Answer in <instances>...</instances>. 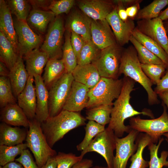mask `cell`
Returning a JSON list of instances; mask_svg holds the SVG:
<instances>
[{"label":"cell","instance_id":"1","mask_svg":"<svg viewBox=\"0 0 168 168\" xmlns=\"http://www.w3.org/2000/svg\"><path fill=\"white\" fill-rule=\"evenodd\" d=\"M122 88L119 97L113 102L111 114V119L107 128L113 131L115 136L122 137L125 133H129L132 129L129 125H125V119L140 114L147 115L152 118L154 116L149 110L140 112L135 110L131 105L130 100L131 92L135 90L136 82L130 78H123Z\"/></svg>","mask_w":168,"mask_h":168},{"label":"cell","instance_id":"2","mask_svg":"<svg viewBox=\"0 0 168 168\" xmlns=\"http://www.w3.org/2000/svg\"><path fill=\"white\" fill-rule=\"evenodd\" d=\"M86 119L79 112L63 110L54 117L41 123L47 141L52 148L71 130L86 124Z\"/></svg>","mask_w":168,"mask_h":168},{"label":"cell","instance_id":"3","mask_svg":"<svg viewBox=\"0 0 168 168\" xmlns=\"http://www.w3.org/2000/svg\"><path fill=\"white\" fill-rule=\"evenodd\" d=\"M119 74V75L123 74L124 77L130 78L142 86L147 93L149 105L159 103L158 95L152 87L153 84L142 70L135 49L129 47L122 53Z\"/></svg>","mask_w":168,"mask_h":168},{"label":"cell","instance_id":"4","mask_svg":"<svg viewBox=\"0 0 168 168\" xmlns=\"http://www.w3.org/2000/svg\"><path fill=\"white\" fill-rule=\"evenodd\" d=\"M26 144L33 154L35 162L41 168L50 158L55 156L56 152L49 145L43 133L40 122L35 118L29 120Z\"/></svg>","mask_w":168,"mask_h":168},{"label":"cell","instance_id":"5","mask_svg":"<svg viewBox=\"0 0 168 168\" xmlns=\"http://www.w3.org/2000/svg\"><path fill=\"white\" fill-rule=\"evenodd\" d=\"M122 79L101 77L98 83L90 89L87 109L101 105H113V101L119 96L123 86Z\"/></svg>","mask_w":168,"mask_h":168},{"label":"cell","instance_id":"6","mask_svg":"<svg viewBox=\"0 0 168 168\" xmlns=\"http://www.w3.org/2000/svg\"><path fill=\"white\" fill-rule=\"evenodd\" d=\"M162 104L163 112L158 118L143 119L138 116L129 120V126L132 129L147 134L154 143H157L164 133H168V113L166 106Z\"/></svg>","mask_w":168,"mask_h":168},{"label":"cell","instance_id":"7","mask_svg":"<svg viewBox=\"0 0 168 168\" xmlns=\"http://www.w3.org/2000/svg\"><path fill=\"white\" fill-rule=\"evenodd\" d=\"M121 49L116 43L100 50L92 63L101 77L118 79L122 56Z\"/></svg>","mask_w":168,"mask_h":168},{"label":"cell","instance_id":"8","mask_svg":"<svg viewBox=\"0 0 168 168\" xmlns=\"http://www.w3.org/2000/svg\"><path fill=\"white\" fill-rule=\"evenodd\" d=\"M72 73L66 71L49 90V117H54L63 110L74 81Z\"/></svg>","mask_w":168,"mask_h":168},{"label":"cell","instance_id":"9","mask_svg":"<svg viewBox=\"0 0 168 168\" xmlns=\"http://www.w3.org/2000/svg\"><path fill=\"white\" fill-rule=\"evenodd\" d=\"M115 137L113 130L105 128L104 131L95 136L86 148L81 151L80 155L83 157L89 152H97L104 158L108 167L113 168L114 152L116 149Z\"/></svg>","mask_w":168,"mask_h":168},{"label":"cell","instance_id":"10","mask_svg":"<svg viewBox=\"0 0 168 168\" xmlns=\"http://www.w3.org/2000/svg\"><path fill=\"white\" fill-rule=\"evenodd\" d=\"M63 19L57 16L50 23L40 49L47 53L49 59H59L62 56V44L65 31Z\"/></svg>","mask_w":168,"mask_h":168},{"label":"cell","instance_id":"11","mask_svg":"<svg viewBox=\"0 0 168 168\" xmlns=\"http://www.w3.org/2000/svg\"><path fill=\"white\" fill-rule=\"evenodd\" d=\"M13 23L18 41V54L22 58L23 55L38 48L43 40L40 35L32 30L26 21L16 19Z\"/></svg>","mask_w":168,"mask_h":168},{"label":"cell","instance_id":"12","mask_svg":"<svg viewBox=\"0 0 168 168\" xmlns=\"http://www.w3.org/2000/svg\"><path fill=\"white\" fill-rule=\"evenodd\" d=\"M139 133L132 129L125 137L119 138L116 136V153L113 161V168H126L128 160L137 149L135 143Z\"/></svg>","mask_w":168,"mask_h":168},{"label":"cell","instance_id":"13","mask_svg":"<svg viewBox=\"0 0 168 168\" xmlns=\"http://www.w3.org/2000/svg\"><path fill=\"white\" fill-rule=\"evenodd\" d=\"M138 26L141 32L156 42L168 56V37L162 20L158 17L142 20L138 22Z\"/></svg>","mask_w":168,"mask_h":168},{"label":"cell","instance_id":"14","mask_svg":"<svg viewBox=\"0 0 168 168\" xmlns=\"http://www.w3.org/2000/svg\"><path fill=\"white\" fill-rule=\"evenodd\" d=\"M105 20L111 27L118 44L123 46L128 43L135 28L133 21L131 19L125 21L122 20L118 16L117 6L108 15Z\"/></svg>","mask_w":168,"mask_h":168},{"label":"cell","instance_id":"15","mask_svg":"<svg viewBox=\"0 0 168 168\" xmlns=\"http://www.w3.org/2000/svg\"><path fill=\"white\" fill-rule=\"evenodd\" d=\"M91 33V40L100 50L116 44L114 35L106 20L92 19Z\"/></svg>","mask_w":168,"mask_h":168},{"label":"cell","instance_id":"16","mask_svg":"<svg viewBox=\"0 0 168 168\" xmlns=\"http://www.w3.org/2000/svg\"><path fill=\"white\" fill-rule=\"evenodd\" d=\"M89 90L86 86L74 81L63 110L79 112L86 108Z\"/></svg>","mask_w":168,"mask_h":168},{"label":"cell","instance_id":"17","mask_svg":"<svg viewBox=\"0 0 168 168\" xmlns=\"http://www.w3.org/2000/svg\"><path fill=\"white\" fill-rule=\"evenodd\" d=\"M77 5L83 13L95 21L105 20L115 7L111 2L102 0H80Z\"/></svg>","mask_w":168,"mask_h":168},{"label":"cell","instance_id":"18","mask_svg":"<svg viewBox=\"0 0 168 168\" xmlns=\"http://www.w3.org/2000/svg\"><path fill=\"white\" fill-rule=\"evenodd\" d=\"M92 19L82 11L72 12L66 19V30L80 35L86 41L91 40V27Z\"/></svg>","mask_w":168,"mask_h":168},{"label":"cell","instance_id":"19","mask_svg":"<svg viewBox=\"0 0 168 168\" xmlns=\"http://www.w3.org/2000/svg\"><path fill=\"white\" fill-rule=\"evenodd\" d=\"M34 77L29 76L26 86L17 97L18 104L29 120L35 118L36 99Z\"/></svg>","mask_w":168,"mask_h":168},{"label":"cell","instance_id":"20","mask_svg":"<svg viewBox=\"0 0 168 168\" xmlns=\"http://www.w3.org/2000/svg\"><path fill=\"white\" fill-rule=\"evenodd\" d=\"M34 77L36 99L35 118L41 123L49 117V90L41 76L35 75Z\"/></svg>","mask_w":168,"mask_h":168},{"label":"cell","instance_id":"21","mask_svg":"<svg viewBox=\"0 0 168 168\" xmlns=\"http://www.w3.org/2000/svg\"><path fill=\"white\" fill-rule=\"evenodd\" d=\"M0 120L14 126L29 127V120L22 109L17 103L10 104L2 108Z\"/></svg>","mask_w":168,"mask_h":168},{"label":"cell","instance_id":"22","mask_svg":"<svg viewBox=\"0 0 168 168\" xmlns=\"http://www.w3.org/2000/svg\"><path fill=\"white\" fill-rule=\"evenodd\" d=\"M72 73L74 81L90 89L94 87L101 77L97 68L92 63L83 65L77 64Z\"/></svg>","mask_w":168,"mask_h":168},{"label":"cell","instance_id":"23","mask_svg":"<svg viewBox=\"0 0 168 168\" xmlns=\"http://www.w3.org/2000/svg\"><path fill=\"white\" fill-rule=\"evenodd\" d=\"M11 14L6 2L0 0V31L4 34L18 52V41Z\"/></svg>","mask_w":168,"mask_h":168},{"label":"cell","instance_id":"24","mask_svg":"<svg viewBox=\"0 0 168 168\" xmlns=\"http://www.w3.org/2000/svg\"><path fill=\"white\" fill-rule=\"evenodd\" d=\"M26 68L29 76L40 75L43 68L49 59L48 54L38 48L35 49L24 56Z\"/></svg>","mask_w":168,"mask_h":168},{"label":"cell","instance_id":"25","mask_svg":"<svg viewBox=\"0 0 168 168\" xmlns=\"http://www.w3.org/2000/svg\"><path fill=\"white\" fill-rule=\"evenodd\" d=\"M28 77L22 58L19 56L16 63L10 71L8 77L15 97H17L25 88Z\"/></svg>","mask_w":168,"mask_h":168},{"label":"cell","instance_id":"26","mask_svg":"<svg viewBox=\"0 0 168 168\" xmlns=\"http://www.w3.org/2000/svg\"><path fill=\"white\" fill-rule=\"evenodd\" d=\"M27 134L24 129L2 122L0 124V145L14 146L23 143Z\"/></svg>","mask_w":168,"mask_h":168},{"label":"cell","instance_id":"27","mask_svg":"<svg viewBox=\"0 0 168 168\" xmlns=\"http://www.w3.org/2000/svg\"><path fill=\"white\" fill-rule=\"evenodd\" d=\"M66 71L62 59H49L44 68L42 77L48 90Z\"/></svg>","mask_w":168,"mask_h":168},{"label":"cell","instance_id":"28","mask_svg":"<svg viewBox=\"0 0 168 168\" xmlns=\"http://www.w3.org/2000/svg\"><path fill=\"white\" fill-rule=\"evenodd\" d=\"M56 16L51 11L33 9L30 11L26 21L39 32L44 33L49 22Z\"/></svg>","mask_w":168,"mask_h":168},{"label":"cell","instance_id":"29","mask_svg":"<svg viewBox=\"0 0 168 168\" xmlns=\"http://www.w3.org/2000/svg\"><path fill=\"white\" fill-rule=\"evenodd\" d=\"M19 57L18 52L4 34L0 31V59L10 71Z\"/></svg>","mask_w":168,"mask_h":168},{"label":"cell","instance_id":"30","mask_svg":"<svg viewBox=\"0 0 168 168\" xmlns=\"http://www.w3.org/2000/svg\"><path fill=\"white\" fill-rule=\"evenodd\" d=\"M132 36L139 42L159 58L168 69V56L163 49L155 41L135 28Z\"/></svg>","mask_w":168,"mask_h":168},{"label":"cell","instance_id":"31","mask_svg":"<svg viewBox=\"0 0 168 168\" xmlns=\"http://www.w3.org/2000/svg\"><path fill=\"white\" fill-rule=\"evenodd\" d=\"M137 149L130 158L131 164L129 168H146L149 166V161L143 157V152L145 148L152 142L148 135L145 133L139 134L136 141Z\"/></svg>","mask_w":168,"mask_h":168},{"label":"cell","instance_id":"32","mask_svg":"<svg viewBox=\"0 0 168 168\" xmlns=\"http://www.w3.org/2000/svg\"><path fill=\"white\" fill-rule=\"evenodd\" d=\"M113 105H101L87 109L86 119L105 127L109 124Z\"/></svg>","mask_w":168,"mask_h":168},{"label":"cell","instance_id":"33","mask_svg":"<svg viewBox=\"0 0 168 168\" xmlns=\"http://www.w3.org/2000/svg\"><path fill=\"white\" fill-rule=\"evenodd\" d=\"M71 34L70 31L66 30L65 41L62 48V58L66 72L69 73H72L77 65V59L71 43Z\"/></svg>","mask_w":168,"mask_h":168},{"label":"cell","instance_id":"34","mask_svg":"<svg viewBox=\"0 0 168 168\" xmlns=\"http://www.w3.org/2000/svg\"><path fill=\"white\" fill-rule=\"evenodd\" d=\"M164 140V138H161L158 144L151 142L148 146L150 156L149 168H162L164 166H168V161L167 160L168 152L163 151L161 152L160 157L158 156L159 148Z\"/></svg>","mask_w":168,"mask_h":168},{"label":"cell","instance_id":"35","mask_svg":"<svg viewBox=\"0 0 168 168\" xmlns=\"http://www.w3.org/2000/svg\"><path fill=\"white\" fill-rule=\"evenodd\" d=\"M129 41L134 46L141 64H165L159 58L147 49L132 35Z\"/></svg>","mask_w":168,"mask_h":168},{"label":"cell","instance_id":"36","mask_svg":"<svg viewBox=\"0 0 168 168\" xmlns=\"http://www.w3.org/2000/svg\"><path fill=\"white\" fill-rule=\"evenodd\" d=\"M167 5L168 0H154L138 11L136 18L142 20L157 18L161 11Z\"/></svg>","mask_w":168,"mask_h":168},{"label":"cell","instance_id":"37","mask_svg":"<svg viewBox=\"0 0 168 168\" xmlns=\"http://www.w3.org/2000/svg\"><path fill=\"white\" fill-rule=\"evenodd\" d=\"M27 148L26 143L14 146L0 145V166H3L8 163L14 161L16 157Z\"/></svg>","mask_w":168,"mask_h":168},{"label":"cell","instance_id":"38","mask_svg":"<svg viewBox=\"0 0 168 168\" xmlns=\"http://www.w3.org/2000/svg\"><path fill=\"white\" fill-rule=\"evenodd\" d=\"M85 137L82 141L76 147L78 151H82L91 142L93 139L99 133L104 131L105 127L93 121H89L84 127Z\"/></svg>","mask_w":168,"mask_h":168},{"label":"cell","instance_id":"39","mask_svg":"<svg viewBox=\"0 0 168 168\" xmlns=\"http://www.w3.org/2000/svg\"><path fill=\"white\" fill-rule=\"evenodd\" d=\"M11 14L14 15L18 20L26 21L30 12L28 1L8 0L6 1Z\"/></svg>","mask_w":168,"mask_h":168},{"label":"cell","instance_id":"40","mask_svg":"<svg viewBox=\"0 0 168 168\" xmlns=\"http://www.w3.org/2000/svg\"><path fill=\"white\" fill-rule=\"evenodd\" d=\"M100 50L91 40L86 42L77 59V64L83 65L91 63Z\"/></svg>","mask_w":168,"mask_h":168},{"label":"cell","instance_id":"41","mask_svg":"<svg viewBox=\"0 0 168 168\" xmlns=\"http://www.w3.org/2000/svg\"><path fill=\"white\" fill-rule=\"evenodd\" d=\"M16 99L8 77H0V106L2 108L7 105L16 103Z\"/></svg>","mask_w":168,"mask_h":168},{"label":"cell","instance_id":"42","mask_svg":"<svg viewBox=\"0 0 168 168\" xmlns=\"http://www.w3.org/2000/svg\"><path fill=\"white\" fill-rule=\"evenodd\" d=\"M142 70L153 84L157 85L161 79L167 67L164 64H143L141 63Z\"/></svg>","mask_w":168,"mask_h":168},{"label":"cell","instance_id":"43","mask_svg":"<svg viewBox=\"0 0 168 168\" xmlns=\"http://www.w3.org/2000/svg\"><path fill=\"white\" fill-rule=\"evenodd\" d=\"M57 168H72L75 164L81 161L83 157L76 156L72 153L59 152L54 156Z\"/></svg>","mask_w":168,"mask_h":168},{"label":"cell","instance_id":"44","mask_svg":"<svg viewBox=\"0 0 168 168\" xmlns=\"http://www.w3.org/2000/svg\"><path fill=\"white\" fill-rule=\"evenodd\" d=\"M74 0H52L49 7V10L53 12L56 16L65 13H68L74 6Z\"/></svg>","mask_w":168,"mask_h":168},{"label":"cell","instance_id":"45","mask_svg":"<svg viewBox=\"0 0 168 168\" xmlns=\"http://www.w3.org/2000/svg\"><path fill=\"white\" fill-rule=\"evenodd\" d=\"M15 160L21 164L24 168H40L34 161L31 154L27 149L23 150L20 156Z\"/></svg>","mask_w":168,"mask_h":168},{"label":"cell","instance_id":"46","mask_svg":"<svg viewBox=\"0 0 168 168\" xmlns=\"http://www.w3.org/2000/svg\"><path fill=\"white\" fill-rule=\"evenodd\" d=\"M71 44L77 59L82 48L86 42L79 35L73 32H71Z\"/></svg>","mask_w":168,"mask_h":168},{"label":"cell","instance_id":"47","mask_svg":"<svg viewBox=\"0 0 168 168\" xmlns=\"http://www.w3.org/2000/svg\"><path fill=\"white\" fill-rule=\"evenodd\" d=\"M168 90V69L156 85L154 91L157 95Z\"/></svg>","mask_w":168,"mask_h":168},{"label":"cell","instance_id":"48","mask_svg":"<svg viewBox=\"0 0 168 168\" xmlns=\"http://www.w3.org/2000/svg\"><path fill=\"white\" fill-rule=\"evenodd\" d=\"M28 1L32 6L33 9L48 11L52 0H31Z\"/></svg>","mask_w":168,"mask_h":168},{"label":"cell","instance_id":"49","mask_svg":"<svg viewBox=\"0 0 168 168\" xmlns=\"http://www.w3.org/2000/svg\"><path fill=\"white\" fill-rule=\"evenodd\" d=\"M117 3L118 5L117 7L118 14L120 18L123 21H126L128 20V16L126 9L124 4L121 0H116L114 1Z\"/></svg>","mask_w":168,"mask_h":168},{"label":"cell","instance_id":"50","mask_svg":"<svg viewBox=\"0 0 168 168\" xmlns=\"http://www.w3.org/2000/svg\"><path fill=\"white\" fill-rule=\"evenodd\" d=\"M93 161L91 159H83L72 168H91L93 166Z\"/></svg>","mask_w":168,"mask_h":168},{"label":"cell","instance_id":"51","mask_svg":"<svg viewBox=\"0 0 168 168\" xmlns=\"http://www.w3.org/2000/svg\"><path fill=\"white\" fill-rule=\"evenodd\" d=\"M139 8V3H137L127 7L126 10L128 16L132 18L136 16L138 12Z\"/></svg>","mask_w":168,"mask_h":168},{"label":"cell","instance_id":"52","mask_svg":"<svg viewBox=\"0 0 168 168\" xmlns=\"http://www.w3.org/2000/svg\"><path fill=\"white\" fill-rule=\"evenodd\" d=\"M10 70L6 65L3 62L0 61V77H8Z\"/></svg>","mask_w":168,"mask_h":168},{"label":"cell","instance_id":"53","mask_svg":"<svg viewBox=\"0 0 168 168\" xmlns=\"http://www.w3.org/2000/svg\"><path fill=\"white\" fill-rule=\"evenodd\" d=\"M41 168H57V164L54 156L49 158Z\"/></svg>","mask_w":168,"mask_h":168},{"label":"cell","instance_id":"54","mask_svg":"<svg viewBox=\"0 0 168 168\" xmlns=\"http://www.w3.org/2000/svg\"><path fill=\"white\" fill-rule=\"evenodd\" d=\"M163 102L166 106L168 113V90L163 92L158 95Z\"/></svg>","mask_w":168,"mask_h":168},{"label":"cell","instance_id":"55","mask_svg":"<svg viewBox=\"0 0 168 168\" xmlns=\"http://www.w3.org/2000/svg\"><path fill=\"white\" fill-rule=\"evenodd\" d=\"M22 165L17 162H12L8 163L4 166L3 168H23Z\"/></svg>","mask_w":168,"mask_h":168},{"label":"cell","instance_id":"56","mask_svg":"<svg viewBox=\"0 0 168 168\" xmlns=\"http://www.w3.org/2000/svg\"><path fill=\"white\" fill-rule=\"evenodd\" d=\"M159 17L162 21L168 19V7L159 16Z\"/></svg>","mask_w":168,"mask_h":168},{"label":"cell","instance_id":"57","mask_svg":"<svg viewBox=\"0 0 168 168\" xmlns=\"http://www.w3.org/2000/svg\"><path fill=\"white\" fill-rule=\"evenodd\" d=\"M91 168H109L107 166H96L93 167H92Z\"/></svg>","mask_w":168,"mask_h":168},{"label":"cell","instance_id":"58","mask_svg":"<svg viewBox=\"0 0 168 168\" xmlns=\"http://www.w3.org/2000/svg\"><path fill=\"white\" fill-rule=\"evenodd\" d=\"M163 135L166 138V139L168 140V133H165Z\"/></svg>","mask_w":168,"mask_h":168},{"label":"cell","instance_id":"59","mask_svg":"<svg viewBox=\"0 0 168 168\" xmlns=\"http://www.w3.org/2000/svg\"><path fill=\"white\" fill-rule=\"evenodd\" d=\"M166 27H165L166 30V32H168V23H167Z\"/></svg>","mask_w":168,"mask_h":168},{"label":"cell","instance_id":"60","mask_svg":"<svg viewBox=\"0 0 168 168\" xmlns=\"http://www.w3.org/2000/svg\"><path fill=\"white\" fill-rule=\"evenodd\" d=\"M0 168H3V166H0Z\"/></svg>","mask_w":168,"mask_h":168},{"label":"cell","instance_id":"61","mask_svg":"<svg viewBox=\"0 0 168 168\" xmlns=\"http://www.w3.org/2000/svg\"><path fill=\"white\" fill-rule=\"evenodd\" d=\"M166 139V141L168 143V140L167 139Z\"/></svg>","mask_w":168,"mask_h":168}]
</instances>
